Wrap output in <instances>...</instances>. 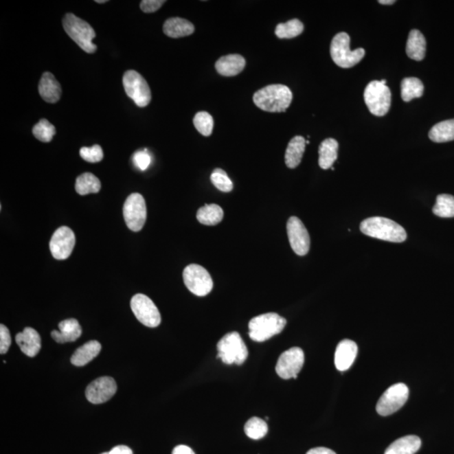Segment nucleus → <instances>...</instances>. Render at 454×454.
Listing matches in <instances>:
<instances>
[{
    "label": "nucleus",
    "instance_id": "obj_1",
    "mask_svg": "<svg viewBox=\"0 0 454 454\" xmlns=\"http://www.w3.org/2000/svg\"><path fill=\"white\" fill-rule=\"evenodd\" d=\"M253 100L261 110L271 113H280L290 107L293 95L287 86L271 84L255 93Z\"/></svg>",
    "mask_w": 454,
    "mask_h": 454
},
{
    "label": "nucleus",
    "instance_id": "obj_2",
    "mask_svg": "<svg viewBox=\"0 0 454 454\" xmlns=\"http://www.w3.org/2000/svg\"><path fill=\"white\" fill-rule=\"evenodd\" d=\"M363 234L383 241L403 242L406 241V230L395 221L385 217H370L360 225Z\"/></svg>",
    "mask_w": 454,
    "mask_h": 454
},
{
    "label": "nucleus",
    "instance_id": "obj_3",
    "mask_svg": "<svg viewBox=\"0 0 454 454\" xmlns=\"http://www.w3.org/2000/svg\"><path fill=\"white\" fill-rule=\"evenodd\" d=\"M63 25L67 35L78 47L87 54H95L97 47L93 43V39L96 36V34L88 22L72 13H69L63 18Z\"/></svg>",
    "mask_w": 454,
    "mask_h": 454
},
{
    "label": "nucleus",
    "instance_id": "obj_4",
    "mask_svg": "<svg viewBox=\"0 0 454 454\" xmlns=\"http://www.w3.org/2000/svg\"><path fill=\"white\" fill-rule=\"evenodd\" d=\"M286 324V319L276 313L260 315L249 322L250 339L262 343L282 332Z\"/></svg>",
    "mask_w": 454,
    "mask_h": 454
},
{
    "label": "nucleus",
    "instance_id": "obj_5",
    "mask_svg": "<svg viewBox=\"0 0 454 454\" xmlns=\"http://www.w3.org/2000/svg\"><path fill=\"white\" fill-rule=\"evenodd\" d=\"M330 50L333 62L343 69H349L358 65L365 55V49L351 50L350 36L346 32L339 33L333 37Z\"/></svg>",
    "mask_w": 454,
    "mask_h": 454
},
{
    "label": "nucleus",
    "instance_id": "obj_6",
    "mask_svg": "<svg viewBox=\"0 0 454 454\" xmlns=\"http://www.w3.org/2000/svg\"><path fill=\"white\" fill-rule=\"evenodd\" d=\"M217 358L227 365H241L246 361L249 351L245 343L236 332H230L225 335L217 343Z\"/></svg>",
    "mask_w": 454,
    "mask_h": 454
},
{
    "label": "nucleus",
    "instance_id": "obj_7",
    "mask_svg": "<svg viewBox=\"0 0 454 454\" xmlns=\"http://www.w3.org/2000/svg\"><path fill=\"white\" fill-rule=\"evenodd\" d=\"M365 101L371 113L381 117L388 113L391 103V93L389 87L381 81H373L365 89Z\"/></svg>",
    "mask_w": 454,
    "mask_h": 454
},
{
    "label": "nucleus",
    "instance_id": "obj_8",
    "mask_svg": "<svg viewBox=\"0 0 454 454\" xmlns=\"http://www.w3.org/2000/svg\"><path fill=\"white\" fill-rule=\"evenodd\" d=\"M123 86L126 95L139 107L148 106L152 100L151 89L148 82L135 70H128L124 73Z\"/></svg>",
    "mask_w": 454,
    "mask_h": 454
},
{
    "label": "nucleus",
    "instance_id": "obj_9",
    "mask_svg": "<svg viewBox=\"0 0 454 454\" xmlns=\"http://www.w3.org/2000/svg\"><path fill=\"white\" fill-rule=\"evenodd\" d=\"M183 282L188 290L197 296H205L213 288V280L209 272L198 264H190L183 270Z\"/></svg>",
    "mask_w": 454,
    "mask_h": 454
},
{
    "label": "nucleus",
    "instance_id": "obj_10",
    "mask_svg": "<svg viewBox=\"0 0 454 454\" xmlns=\"http://www.w3.org/2000/svg\"><path fill=\"white\" fill-rule=\"evenodd\" d=\"M409 389L402 383L390 386L378 400L376 410L383 416L392 415L406 404Z\"/></svg>",
    "mask_w": 454,
    "mask_h": 454
},
{
    "label": "nucleus",
    "instance_id": "obj_11",
    "mask_svg": "<svg viewBox=\"0 0 454 454\" xmlns=\"http://www.w3.org/2000/svg\"><path fill=\"white\" fill-rule=\"evenodd\" d=\"M123 216L130 230L137 232L144 228L146 220V206L144 196L131 194L123 207Z\"/></svg>",
    "mask_w": 454,
    "mask_h": 454
},
{
    "label": "nucleus",
    "instance_id": "obj_12",
    "mask_svg": "<svg viewBox=\"0 0 454 454\" xmlns=\"http://www.w3.org/2000/svg\"><path fill=\"white\" fill-rule=\"evenodd\" d=\"M130 308L141 324L152 328L160 325L159 310L148 296L142 294L134 295L130 300Z\"/></svg>",
    "mask_w": 454,
    "mask_h": 454
},
{
    "label": "nucleus",
    "instance_id": "obj_13",
    "mask_svg": "<svg viewBox=\"0 0 454 454\" xmlns=\"http://www.w3.org/2000/svg\"><path fill=\"white\" fill-rule=\"evenodd\" d=\"M305 362V354L302 348H292L283 352L277 360L276 373L284 380L298 378Z\"/></svg>",
    "mask_w": 454,
    "mask_h": 454
},
{
    "label": "nucleus",
    "instance_id": "obj_14",
    "mask_svg": "<svg viewBox=\"0 0 454 454\" xmlns=\"http://www.w3.org/2000/svg\"><path fill=\"white\" fill-rule=\"evenodd\" d=\"M287 234L291 249L299 256H305L310 250V238L308 231L298 217L292 216L287 223Z\"/></svg>",
    "mask_w": 454,
    "mask_h": 454
},
{
    "label": "nucleus",
    "instance_id": "obj_15",
    "mask_svg": "<svg viewBox=\"0 0 454 454\" xmlns=\"http://www.w3.org/2000/svg\"><path fill=\"white\" fill-rule=\"evenodd\" d=\"M75 235L69 227H61L52 235L50 251L55 260H65L69 258L75 246Z\"/></svg>",
    "mask_w": 454,
    "mask_h": 454
},
{
    "label": "nucleus",
    "instance_id": "obj_16",
    "mask_svg": "<svg viewBox=\"0 0 454 454\" xmlns=\"http://www.w3.org/2000/svg\"><path fill=\"white\" fill-rule=\"evenodd\" d=\"M117 391V385L113 378L103 376L90 383L85 396L90 403L98 405L106 402Z\"/></svg>",
    "mask_w": 454,
    "mask_h": 454
},
{
    "label": "nucleus",
    "instance_id": "obj_17",
    "mask_svg": "<svg viewBox=\"0 0 454 454\" xmlns=\"http://www.w3.org/2000/svg\"><path fill=\"white\" fill-rule=\"evenodd\" d=\"M358 354V345L354 341L345 339L337 345L335 352V366L339 371L350 369Z\"/></svg>",
    "mask_w": 454,
    "mask_h": 454
},
{
    "label": "nucleus",
    "instance_id": "obj_18",
    "mask_svg": "<svg viewBox=\"0 0 454 454\" xmlns=\"http://www.w3.org/2000/svg\"><path fill=\"white\" fill-rule=\"evenodd\" d=\"M18 346L24 354L28 357H35L41 348V339L39 333L32 328H25L24 331L16 336Z\"/></svg>",
    "mask_w": 454,
    "mask_h": 454
},
{
    "label": "nucleus",
    "instance_id": "obj_19",
    "mask_svg": "<svg viewBox=\"0 0 454 454\" xmlns=\"http://www.w3.org/2000/svg\"><path fill=\"white\" fill-rule=\"evenodd\" d=\"M59 331L54 330L51 336L58 343H73L82 335V328L76 319L71 318L60 322Z\"/></svg>",
    "mask_w": 454,
    "mask_h": 454
},
{
    "label": "nucleus",
    "instance_id": "obj_20",
    "mask_svg": "<svg viewBox=\"0 0 454 454\" xmlns=\"http://www.w3.org/2000/svg\"><path fill=\"white\" fill-rule=\"evenodd\" d=\"M39 93L43 100L47 103L55 104L61 98L62 88L54 75L46 72L41 77L39 82Z\"/></svg>",
    "mask_w": 454,
    "mask_h": 454
},
{
    "label": "nucleus",
    "instance_id": "obj_21",
    "mask_svg": "<svg viewBox=\"0 0 454 454\" xmlns=\"http://www.w3.org/2000/svg\"><path fill=\"white\" fill-rule=\"evenodd\" d=\"M246 60L242 56L231 54L221 57L216 63V69L225 77H234L242 72Z\"/></svg>",
    "mask_w": 454,
    "mask_h": 454
},
{
    "label": "nucleus",
    "instance_id": "obj_22",
    "mask_svg": "<svg viewBox=\"0 0 454 454\" xmlns=\"http://www.w3.org/2000/svg\"><path fill=\"white\" fill-rule=\"evenodd\" d=\"M165 35L171 38L192 35L194 32V26L190 21L179 17L168 19L163 25Z\"/></svg>",
    "mask_w": 454,
    "mask_h": 454
},
{
    "label": "nucleus",
    "instance_id": "obj_23",
    "mask_svg": "<svg viewBox=\"0 0 454 454\" xmlns=\"http://www.w3.org/2000/svg\"><path fill=\"white\" fill-rule=\"evenodd\" d=\"M101 351V344L98 341H89L74 352L71 363L77 367L88 365L95 359Z\"/></svg>",
    "mask_w": 454,
    "mask_h": 454
},
{
    "label": "nucleus",
    "instance_id": "obj_24",
    "mask_svg": "<svg viewBox=\"0 0 454 454\" xmlns=\"http://www.w3.org/2000/svg\"><path fill=\"white\" fill-rule=\"evenodd\" d=\"M421 446V439L414 435H410L397 439L389 446L385 454H415Z\"/></svg>",
    "mask_w": 454,
    "mask_h": 454
},
{
    "label": "nucleus",
    "instance_id": "obj_25",
    "mask_svg": "<svg viewBox=\"0 0 454 454\" xmlns=\"http://www.w3.org/2000/svg\"><path fill=\"white\" fill-rule=\"evenodd\" d=\"M427 41L425 37L418 30H412L409 34L407 54L409 58L422 61L425 58Z\"/></svg>",
    "mask_w": 454,
    "mask_h": 454
},
{
    "label": "nucleus",
    "instance_id": "obj_26",
    "mask_svg": "<svg viewBox=\"0 0 454 454\" xmlns=\"http://www.w3.org/2000/svg\"><path fill=\"white\" fill-rule=\"evenodd\" d=\"M339 142L335 139L328 138L321 142L319 148V165L322 170H329L337 159Z\"/></svg>",
    "mask_w": 454,
    "mask_h": 454
},
{
    "label": "nucleus",
    "instance_id": "obj_27",
    "mask_svg": "<svg viewBox=\"0 0 454 454\" xmlns=\"http://www.w3.org/2000/svg\"><path fill=\"white\" fill-rule=\"evenodd\" d=\"M306 146V139L303 137H295L291 139L285 152V164L288 168H295L302 162Z\"/></svg>",
    "mask_w": 454,
    "mask_h": 454
},
{
    "label": "nucleus",
    "instance_id": "obj_28",
    "mask_svg": "<svg viewBox=\"0 0 454 454\" xmlns=\"http://www.w3.org/2000/svg\"><path fill=\"white\" fill-rule=\"evenodd\" d=\"M224 212L220 205L216 204L205 205L198 209L197 220L205 226H216L223 220Z\"/></svg>",
    "mask_w": 454,
    "mask_h": 454
},
{
    "label": "nucleus",
    "instance_id": "obj_29",
    "mask_svg": "<svg viewBox=\"0 0 454 454\" xmlns=\"http://www.w3.org/2000/svg\"><path fill=\"white\" fill-rule=\"evenodd\" d=\"M431 141L442 144L454 140V119L436 124L429 131Z\"/></svg>",
    "mask_w": 454,
    "mask_h": 454
},
{
    "label": "nucleus",
    "instance_id": "obj_30",
    "mask_svg": "<svg viewBox=\"0 0 454 454\" xmlns=\"http://www.w3.org/2000/svg\"><path fill=\"white\" fill-rule=\"evenodd\" d=\"M100 179L91 172H84V174L78 176L76 179L75 190H76L78 194H96L100 192Z\"/></svg>",
    "mask_w": 454,
    "mask_h": 454
},
{
    "label": "nucleus",
    "instance_id": "obj_31",
    "mask_svg": "<svg viewBox=\"0 0 454 454\" xmlns=\"http://www.w3.org/2000/svg\"><path fill=\"white\" fill-rule=\"evenodd\" d=\"M423 93L424 85L419 78H407L401 82V98L405 102H410L416 98L422 97Z\"/></svg>",
    "mask_w": 454,
    "mask_h": 454
},
{
    "label": "nucleus",
    "instance_id": "obj_32",
    "mask_svg": "<svg viewBox=\"0 0 454 454\" xmlns=\"http://www.w3.org/2000/svg\"><path fill=\"white\" fill-rule=\"evenodd\" d=\"M433 212L434 215L442 217V218H453L454 217V196L446 194H439Z\"/></svg>",
    "mask_w": 454,
    "mask_h": 454
},
{
    "label": "nucleus",
    "instance_id": "obj_33",
    "mask_svg": "<svg viewBox=\"0 0 454 454\" xmlns=\"http://www.w3.org/2000/svg\"><path fill=\"white\" fill-rule=\"evenodd\" d=\"M304 31L302 22L294 19L286 23H280L276 26L275 35L280 39H291L298 36Z\"/></svg>",
    "mask_w": 454,
    "mask_h": 454
},
{
    "label": "nucleus",
    "instance_id": "obj_34",
    "mask_svg": "<svg viewBox=\"0 0 454 454\" xmlns=\"http://www.w3.org/2000/svg\"><path fill=\"white\" fill-rule=\"evenodd\" d=\"M244 430H245V433L249 438L253 439V440H260V439L267 435L269 427L264 420L253 418L247 421Z\"/></svg>",
    "mask_w": 454,
    "mask_h": 454
},
{
    "label": "nucleus",
    "instance_id": "obj_35",
    "mask_svg": "<svg viewBox=\"0 0 454 454\" xmlns=\"http://www.w3.org/2000/svg\"><path fill=\"white\" fill-rule=\"evenodd\" d=\"M34 136L43 142H50L55 136L56 128L47 120L43 119L33 127Z\"/></svg>",
    "mask_w": 454,
    "mask_h": 454
},
{
    "label": "nucleus",
    "instance_id": "obj_36",
    "mask_svg": "<svg viewBox=\"0 0 454 454\" xmlns=\"http://www.w3.org/2000/svg\"><path fill=\"white\" fill-rule=\"evenodd\" d=\"M194 125L198 133L205 137H209L211 136L214 129V120L208 112H198L194 116Z\"/></svg>",
    "mask_w": 454,
    "mask_h": 454
},
{
    "label": "nucleus",
    "instance_id": "obj_37",
    "mask_svg": "<svg viewBox=\"0 0 454 454\" xmlns=\"http://www.w3.org/2000/svg\"><path fill=\"white\" fill-rule=\"evenodd\" d=\"M211 180L216 189L223 191V192L228 193L234 190V183L228 177L227 172L221 170V168H216V170L213 171Z\"/></svg>",
    "mask_w": 454,
    "mask_h": 454
},
{
    "label": "nucleus",
    "instance_id": "obj_38",
    "mask_svg": "<svg viewBox=\"0 0 454 454\" xmlns=\"http://www.w3.org/2000/svg\"><path fill=\"white\" fill-rule=\"evenodd\" d=\"M80 156L86 162L95 163L103 159L104 152L100 146L95 145L92 148H82Z\"/></svg>",
    "mask_w": 454,
    "mask_h": 454
},
{
    "label": "nucleus",
    "instance_id": "obj_39",
    "mask_svg": "<svg viewBox=\"0 0 454 454\" xmlns=\"http://www.w3.org/2000/svg\"><path fill=\"white\" fill-rule=\"evenodd\" d=\"M133 162L139 170L145 171L148 170L152 163V157L146 150L137 151L134 153Z\"/></svg>",
    "mask_w": 454,
    "mask_h": 454
},
{
    "label": "nucleus",
    "instance_id": "obj_40",
    "mask_svg": "<svg viewBox=\"0 0 454 454\" xmlns=\"http://www.w3.org/2000/svg\"><path fill=\"white\" fill-rule=\"evenodd\" d=\"M11 345L9 329L3 324L0 325V354H5Z\"/></svg>",
    "mask_w": 454,
    "mask_h": 454
},
{
    "label": "nucleus",
    "instance_id": "obj_41",
    "mask_svg": "<svg viewBox=\"0 0 454 454\" xmlns=\"http://www.w3.org/2000/svg\"><path fill=\"white\" fill-rule=\"evenodd\" d=\"M165 3L164 0H144L140 8L144 13H153L159 10Z\"/></svg>",
    "mask_w": 454,
    "mask_h": 454
},
{
    "label": "nucleus",
    "instance_id": "obj_42",
    "mask_svg": "<svg viewBox=\"0 0 454 454\" xmlns=\"http://www.w3.org/2000/svg\"><path fill=\"white\" fill-rule=\"evenodd\" d=\"M110 454H133V452L129 446L119 445L112 449L110 451Z\"/></svg>",
    "mask_w": 454,
    "mask_h": 454
},
{
    "label": "nucleus",
    "instance_id": "obj_43",
    "mask_svg": "<svg viewBox=\"0 0 454 454\" xmlns=\"http://www.w3.org/2000/svg\"><path fill=\"white\" fill-rule=\"evenodd\" d=\"M172 454H195L190 446L185 445H179L172 450Z\"/></svg>",
    "mask_w": 454,
    "mask_h": 454
},
{
    "label": "nucleus",
    "instance_id": "obj_44",
    "mask_svg": "<svg viewBox=\"0 0 454 454\" xmlns=\"http://www.w3.org/2000/svg\"><path fill=\"white\" fill-rule=\"evenodd\" d=\"M306 454H337L332 449L326 448H315L309 450Z\"/></svg>",
    "mask_w": 454,
    "mask_h": 454
},
{
    "label": "nucleus",
    "instance_id": "obj_45",
    "mask_svg": "<svg viewBox=\"0 0 454 454\" xmlns=\"http://www.w3.org/2000/svg\"><path fill=\"white\" fill-rule=\"evenodd\" d=\"M378 3H381V5H393V3H395L396 1L395 0H380Z\"/></svg>",
    "mask_w": 454,
    "mask_h": 454
},
{
    "label": "nucleus",
    "instance_id": "obj_46",
    "mask_svg": "<svg viewBox=\"0 0 454 454\" xmlns=\"http://www.w3.org/2000/svg\"><path fill=\"white\" fill-rule=\"evenodd\" d=\"M95 2L98 3H106L107 1H106V0H96Z\"/></svg>",
    "mask_w": 454,
    "mask_h": 454
},
{
    "label": "nucleus",
    "instance_id": "obj_47",
    "mask_svg": "<svg viewBox=\"0 0 454 454\" xmlns=\"http://www.w3.org/2000/svg\"><path fill=\"white\" fill-rule=\"evenodd\" d=\"M381 82H382L383 84H385V85H386V80H381Z\"/></svg>",
    "mask_w": 454,
    "mask_h": 454
},
{
    "label": "nucleus",
    "instance_id": "obj_48",
    "mask_svg": "<svg viewBox=\"0 0 454 454\" xmlns=\"http://www.w3.org/2000/svg\"><path fill=\"white\" fill-rule=\"evenodd\" d=\"M101 454H110V452H108V453H101Z\"/></svg>",
    "mask_w": 454,
    "mask_h": 454
},
{
    "label": "nucleus",
    "instance_id": "obj_49",
    "mask_svg": "<svg viewBox=\"0 0 454 454\" xmlns=\"http://www.w3.org/2000/svg\"><path fill=\"white\" fill-rule=\"evenodd\" d=\"M310 144V141H306V144Z\"/></svg>",
    "mask_w": 454,
    "mask_h": 454
}]
</instances>
